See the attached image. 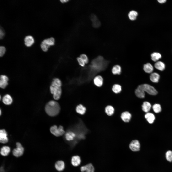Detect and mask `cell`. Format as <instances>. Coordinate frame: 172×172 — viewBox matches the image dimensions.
Returning a JSON list of instances; mask_svg holds the SVG:
<instances>
[{"label": "cell", "mask_w": 172, "mask_h": 172, "mask_svg": "<svg viewBox=\"0 0 172 172\" xmlns=\"http://www.w3.org/2000/svg\"><path fill=\"white\" fill-rule=\"evenodd\" d=\"M158 2L160 3H163L166 2V0H158Z\"/></svg>", "instance_id": "40"}, {"label": "cell", "mask_w": 172, "mask_h": 172, "mask_svg": "<svg viewBox=\"0 0 172 172\" xmlns=\"http://www.w3.org/2000/svg\"><path fill=\"white\" fill-rule=\"evenodd\" d=\"M3 103L5 105H9L12 102V99L11 96L9 94H6L4 96L2 99Z\"/></svg>", "instance_id": "19"}, {"label": "cell", "mask_w": 172, "mask_h": 172, "mask_svg": "<svg viewBox=\"0 0 172 172\" xmlns=\"http://www.w3.org/2000/svg\"><path fill=\"white\" fill-rule=\"evenodd\" d=\"M166 157L167 160L171 162L172 161V151L169 150L167 151L166 153Z\"/></svg>", "instance_id": "33"}, {"label": "cell", "mask_w": 172, "mask_h": 172, "mask_svg": "<svg viewBox=\"0 0 172 172\" xmlns=\"http://www.w3.org/2000/svg\"><path fill=\"white\" fill-rule=\"evenodd\" d=\"M121 119L124 121L128 122L130 120L131 115L129 112L125 111L123 112L121 114Z\"/></svg>", "instance_id": "13"}, {"label": "cell", "mask_w": 172, "mask_h": 172, "mask_svg": "<svg viewBox=\"0 0 172 172\" xmlns=\"http://www.w3.org/2000/svg\"><path fill=\"white\" fill-rule=\"evenodd\" d=\"M45 109L48 115L54 116L59 114L60 110V107L57 102L54 101H51L46 104Z\"/></svg>", "instance_id": "3"}, {"label": "cell", "mask_w": 172, "mask_h": 172, "mask_svg": "<svg viewBox=\"0 0 172 172\" xmlns=\"http://www.w3.org/2000/svg\"><path fill=\"white\" fill-rule=\"evenodd\" d=\"M145 117L148 122L150 124L153 123L155 118L154 114L150 113H147L145 115Z\"/></svg>", "instance_id": "22"}, {"label": "cell", "mask_w": 172, "mask_h": 172, "mask_svg": "<svg viewBox=\"0 0 172 172\" xmlns=\"http://www.w3.org/2000/svg\"><path fill=\"white\" fill-rule=\"evenodd\" d=\"M0 114H1V110H0Z\"/></svg>", "instance_id": "42"}, {"label": "cell", "mask_w": 172, "mask_h": 172, "mask_svg": "<svg viewBox=\"0 0 172 172\" xmlns=\"http://www.w3.org/2000/svg\"><path fill=\"white\" fill-rule=\"evenodd\" d=\"M92 26L94 28H97L99 27L101 25V22L98 18L92 22Z\"/></svg>", "instance_id": "34"}, {"label": "cell", "mask_w": 172, "mask_h": 172, "mask_svg": "<svg viewBox=\"0 0 172 172\" xmlns=\"http://www.w3.org/2000/svg\"><path fill=\"white\" fill-rule=\"evenodd\" d=\"M81 162V159L79 156H75L72 157L71 159V163L74 166H78L80 165Z\"/></svg>", "instance_id": "18"}, {"label": "cell", "mask_w": 172, "mask_h": 172, "mask_svg": "<svg viewBox=\"0 0 172 172\" xmlns=\"http://www.w3.org/2000/svg\"><path fill=\"white\" fill-rule=\"evenodd\" d=\"M161 54L157 52H154L151 54V59L154 62H157L161 58Z\"/></svg>", "instance_id": "31"}, {"label": "cell", "mask_w": 172, "mask_h": 172, "mask_svg": "<svg viewBox=\"0 0 172 172\" xmlns=\"http://www.w3.org/2000/svg\"><path fill=\"white\" fill-rule=\"evenodd\" d=\"M108 63L102 56H99L92 61L90 67L96 74L103 71L107 67Z\"/></svg>", "instance_id": "1"}, {"label": "cell", "mask_w": 172, "mask_h": 172, "mask_svg": "<svg viewBox=\"0 0 172 172\" xmlns=\"http://www.w3.org/2000/svg\"><path fill=\"white\" fill-rule=\"evenodd\" d=\"M142 106V110L145 112H148L151 108V105L150 103L146 101L143 102Z\"/></svg>", "instance_id": "26"}, {"label": "cell", "mask_w": 172, "mask_h": 172, "mask_svg": "<svg viewBox=\"0 0 172 172\" xmlns=\"http://www.w3.org/2000/svg\"><path fill=\"white\" fill-rule=\"evenodd\" d=\"M75 132L72 131H69L67 132L65 134V138L68 141H72L75 139L76 136Z\"/></svg>", "instance_id": "15"}, {"label": "cell", "mask_w": 172, "mask_h": 172, "mask_svg": "<svg viewBox=\"0 0 172 172\" xmlns=\"http://www.w3.org/2000/svg\"><path fill=\"white\" fill-rule=\"evenodd\" d=\"M16 147L12 151L13 155L16 157H18L22 156L24 153V148L21 144L19 142L16 144Z\"/></svg>", "instance_id": "6"}, {"label": "cell", "mask_w": 172, "mask_h": 172, "mask_svg": "<svg viewBox=\"0 0 172 172\" xmlns=\"http://www.w3.org/2000/svg\"><path fill=\"white\" fill-rule=\"evenodd\" d=\"M77 60L80 65L83 67L84 66L85 63L81 58L80 57H78L77 59Z\"/></svg>", "instance_id": "37"}, {"label": "cell", "mask_w": 172, "mask_h": 172, "mask_svg": "<svg viewBox=\"0 0 172 172\" xmlns=\"http://www.w3.org/2000/svg\"><path fill=\"white\" fill-rule=\"evenodd\" d=\"M8 78L5 75H1L0 77V86L2 89L5 88L8 84Z\"/></svg>", "instance_id": "8"}, {"label": "cell", "mask_w": 172, "mask_h": 172, "mask_svg": "<svg viewBox=\"0 0 172 172\" xmlns=\"http://www.w3.org/2000/svg\"><path fill=\"white\" fill-rule=\"evenodd\" d=\"M98 18L97 16L94 14H91L90 16V19L92 22Z\"/></svg>", "instance_id": "38"}, {"label": "cell", "mask_w": 172, "mask_h": 172, "mask_svg": "<svg viewBox=\"0 0 172 172\" xmlns=\"http://www.w3.org/2000/svg\"><path fill=\"white\" fill-rule=\"evenodd\" d=\"M103 78L100 75L95 77L94 79V83L95 85L98 87H100L103 85Z\"/></svg>", "instance_id": "12"}, {"label": "cell", "mask_w": 172, "mask_h": 172, "mask_svg": "<svg viewBox=\"0 0 172 172\" xmlns=\"http://www.w3.org/2000/svg\"><path fill=\"white\" fill-rule=\"evenodd\" d=\"M139 85L145 92L150 95H156L158 93L157 91L155 88L150 85L144 84Z\"/></svg>", "instance_id": "4"}, {"label": "cell", "mask_w": 172, "mask_h": 172, "mask_svg": "<svg viewBox=\"0 0 172 172\" xmlns=\"http://www.w3.org/2000/svg\"><path fill=\"white\" fill-rule=\"evenodd\" d=\"M68 1H69V0H60V1H61V2H62L63 3L67 2Z\"/></svg>", "instance_id": "41"}, {"label": "cell", "mask_w": 172, "mask_h": 172, "mask_svg": "<svg viewBox=\"0 0 172 172\" xmlns=\"http://www.w3.org/2000/svg\"><path fill=\"white\" fill-rule=\"evenodd\" d=\"M76 109L77 113L81 115L84 114L85 113L86 110L85 107L81 104L77 106Z\"/></svg>", "instance_id": "25"}, {"label": "cell", "mask_w": 172, "mask_h": 172, "mask_svg": "<svg viewBox=\"0 0 172 172\" xmlns=\"http://www.w3.org/2000/svg\"><path fill=\"white\" fill-rule=\"evenodd\" d=\"M154 67L157 69L162 71L165 69V65L163 62L159 61L156 62L155 64Z\"/></svg>", "instance_id": "24"}, {"label": "cell", "mask_w": 172, "mask_h": 172, "mask_svg": "<svg viewBox=\"0 0 172 172\" xmlns=\"http://www.w3.org/2000/svg\"><path fill=\"white\" fill-rule=\"evenodd\" d=\"M6 51L5 48L3 46L0 47V56H2L5 53Z\"/></svg>", "instance_id": "36"}, {"label": "cell", "mask_w": 172, "mask_h": 172, "mask_svg": "<svg viewBox=\"0 0 172 172\" xmlns=\"http://www.w3.org/2000/svg\"><path fill=\"white\" fill-rule=\"evenodd\" d=\"M4 32L0 28V39L2 38L4 36Z\"/></svg>", "instance_id": "39"}, {"label": "cell", "mask_w": 172, "mask_h": 172, "mask_svg": "<svg viewBox=\"0 0 172 172\" xmlns=\"http://www.w3.org/2000/svg\"><path fill=\"white\" fill-rule=\"evenodd\" d=\"M121 86L118 84H115L113 85L112 88V90L113 92L116 94L120 93L122 90Z\"/></svg>", "instance_id": "28"}, {"label": "cell", "mask_w": 172, "mask_h": 172, "mask_svg": "<svg viewBox=\"0 0 172 172\" xmlns=\"http://www.w3.org/2000/svg\"><path fill=\"white\" fill-rule=\"evenodd\" d=\"M65 167L64 163L62 161H57L55 164V168L59 171H63L64 168Z\"/></svg>", "instance_id": "17"}, {"label": "cell", "mask_w": 172, "mask_h": 172, "mask_svg": "<svg viewBox=\"0 0 172 172\" xmlns=\"http://www.w3.org/2000/svg\"><path fill=\"white\" fill-rule=\"evenodd\" d=\"M153 110L156 113H158L161 110V108L160 105L159 104H154L152 107Z\"/></svg>", "instance_id": "32"}, {"label": "cell", "mask_w": 172, "mask_h": 172, "mask_svg": "<svg viewBox=\"0 0 172 172\" xmlns=\"http://www.w3.org/2000/svg\"><path fill=\"white\" fill-rule=\"evenodd\" d=\"M24 41L25 45L27 47H30L33 43L34 40L32 37L31 36H28L25 37Z\"/></svg>", "instance_id": "16"}, {"label": "cell", "mask_w": 172, "mask_h": 172, "mask_svg": "<svg viewBox=\"0 0 172 172\" xmlns=\"http://www.w3.org/2000/svg\"><path fill=\"white\" fill-rule=\"evenodd\" d=\"M82 172H94V167L91 163H89L85 165L82 166L80 168Z\"/></svg>", "instance_id": "10"}, {"label": "cell", "mask_w": 172, "mask_h": 172, "mask_svg": "<svg viewBox=\"0 0 172 172\" xmlns=\"http://www.w3.org/2000/svg\"><path fill=\"white\" fill-rule=\"evenodd\" d=\"M10 151V147L7 146L3 147L1 149L0 153L3 156H7Z\"/></svg>", "instance_id": "27"}, {"label": "cell", "mask_w": 172, "mask_h": 172, "mask_svg": "<svg viewBox=\"0 0 172 172\" xmlns=\"http://www.w3.org/2000/svg\"><path fill=\"white\" fill-rule=\"evenodd\" d=\"M138 15V12L132 10L128 14V16L129 19L132 20H135Z\"/></svg>", "instance_id": "29"}, {"label": "cell", "mask_w": 172, "mask_h": 172, "mask_svg": "<svg viewBox=\"0 0 172 172\" xmlns=\"http://www.w3.org/2000/svg\"><path fill=\"white\" fill-rule=\"evenodd\" d=\"M55 40L52 37L44 40L42 42V43L44 44L48 48L50 46L53 45L54 44Z\"/></svg>", "instance_id": "14"}, {"label": "cell", "mask_w": 172, "mask_h": 172, "mask_svg": "<svg viewBox=\"0 0 172 172\" xmlns=\"http://www.w3.org/2000/svg\"><path fill=\"white\" fill-rule=\"evenodd\" d=\"M62 82L58 78H55L53 79L50 87L51 93L53 94L54 99L56 100L59 99L60 97L62 90Z\"/></svg>", "instance_id": "2"}, {"label": "cell", "mask_w": 172, "mask_h": 172, "mask_svg": "<svg viewBox=\"0 0 172 172\" xmlns=\"http://www.w3.org/2000/svg\"><path fill=\"white\" fill-rule=\"evenodd\" d=\"M160 75L157 73L154 72L152 73L150 76V79L153 82H158L160 78Z\"/></svg>", "instance_id": "21"}, {"label": "cell", "mask_w": 172, "mask_h": 172, "mask_svg": "<svg viewBox=\"0 0 172 172\" xmlns=\"http://www.w3.org/2000/svg\"><path fill=\"white\" fill-rule=\"evenodd\" d=\"M121 71V67L118 65H114L112 69V73L114 75H120Z\"/></svg>", "instance_id": "23"}, {"label": "cell", "mask_w": 172, "mask_h": 172, "mask_svg": "<svg viewBox=\"0 0 172 172\" xmlns=\"http://www.w3.org/2000/svg\"><path fill=\"white\" fill-rule=\"evenodd\" d=\"M114 109L110 105L107 106L105 108V112L108 115L110 116L113 115L114 113Z\"/></svg>", "instance_id": "30"}, {"label": "cell", "mask_w": 172, "mask_h": 172, "mask_svg": "<svg viewBox=\"0 0 172 172\" xmlns=\"http://www.w3.org/2000/svg\"><path fill=\"white\" fill-rule=\"evenodd\" d=\"M7 136V132L5 129L0 130V141L1 143H5L8 142V139Z\"/></svg>", "instance_id": "9"}, {"label": "cell", "mask_w": 172, "mask_h": 172, "mask_svg": "<svg viewBox=\"0 0 172 172\" xmlns=\"http://www.w3.org/2000/svg\"><path fill=\"white\" fill-rule=\"evenodd\" d=\"M83 60L84 61L85 64L87 63L88 62V59L87 56L85 54H81L80 56Z\"/></svg>", "instance_id": "35"}, {"label": "cell", "mask_w": 172, "mask_h": 172, "mask_svg": "<svg viewBox=\"0 0 172 172\" xmlns=\"http://www.w3.org/2000/svg\"><path fill=\"white\" fill-rule=\"evenodd\" d=\"M143 70L146 73H150L153 71V68L152 65L149 63H147L144 64L143 66Z\"/></svg>", "instance_id": "20"}, {"label": "cell", "mask_w": 172, "mask_h": 172, "mask_svg": "<svg viewBox=\"0 0 172 172\" xmlns=\"http://www.w3.org/2000/svg\"><path fill=\"white\" fill-rule=\"evenodd\" d=\"M129 146L130 149L132 151H138L140 150V144L138 140H134L131 142Z\"/></svg>", "instance_id": "7"}, {"label": "cell", "mask_w": 172, "mask_h": 172, "mask_svg": "<svg viewBox=\"0 0 172 172\" xmlns=\"http://www.w3.org/2000/svg\"><path fill=\"white\" fill-rule=\"evenodd\" d=\"M50 130L53 134L57 137L61 136L65 133L63 127L61 126L58 127L55 125H54L50 128Z\"/></svg>", "instance_id": "5"}, {"label": "cell", "mask_w": 172, "mask_h": 172, "mask_svg": "<svg viewBox=\"0 0 172 172\" xmlns=\"http://www.w3.org/2000/svg\"><path fill=\"white\" fill-rule=\"evenodd\" d=\"M135 93L136 96L140 98H144L145 93L144 91L139 85L135 91Z\"/></svg>", "instance_id": "11"}]
</instances>
